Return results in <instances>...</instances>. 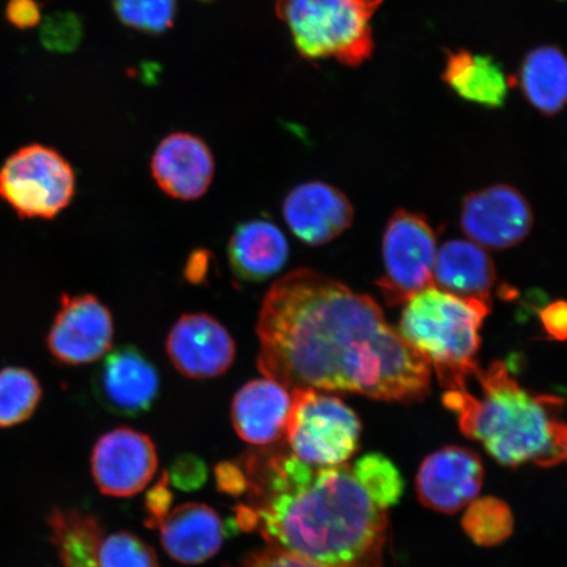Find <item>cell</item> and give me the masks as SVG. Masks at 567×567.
<instances>
[{"label":"cell","instance_id":"cell-1","mask_svg":"<svg viewBox=\"0 0 567 567\" xmlns=\"http://www.w3.org/2000/svg\"><path fill=\"white\" fill-rule=\"evenodd\" d=\"M258 368L290 392L316 389L413 403L430 393L431 367L386 323L372 297L297 268L268 289L257 322Z\"/></svg>","mask_w":567,"mask_h":567},{"label":"cell","instance_id":"cell-2","mask_svg":"<svg viewBox=\"0 0 567 567\" xmlns=\"http://www.w3.org/2000/svg\"><path fill=\"white\" fill-rule=\"evenodd\" d=\"M239 467L247 495L236 508L240 528L318 567L382 566L388 515L351 465L315 467L290 451L265 450Z\"/></svg>","mask_w":567,"mask_h":567},{"label":"cell","instance_id":"cell-3","mask_svg":"<svg viewBox=\"0 0 567 567\" xmlns=\"http://www.w3.org/2000/svg\"><path fill=\"white\" fill-rule=\"evenodd\" d=\"M482 396L466 389L446 390L444 406L456 415L461 432L484 446L501 465L555 466L566 458L564 401L534 395L519 385L502 361L474 374Z\"/></svg>","mask_w":567,"mask_h":567},{"label":"cell","instance_id":"cell-4","mask_svg":"<svg viewBox=\"0 0 567 567\" xmlns=\"http://www.w3.org/2000/svg\"><path fill=\"white\" fill-rule=\"evenodd\" d=\"M405 305L400 334L434 367L446 390L466 389L467 379L480 370V331L491 315L492 302L431 286Z\"/></svg>","mask_w":567,"mask_h":567},{"label":"cell","instance_id":"cell-5","mask_svg":"<svg viewBox=\"0 0 567 567\" xmlns=\"http://www.w3.org/2000/svg\"><path fill=\"white\" fill-rule=\"evenodd\" d=\"M382 0H278L276 16L309 61L359 66L371 59V21Z\"/></svg>","mask_w":567,"mask_h":567},{"label":"cell","instance_id":"cell-6","mask_svg":"<svg viewBox=\"0 0 567 567\" xmlns=\"http://www.w3.org/2000/svg\"><path fill=\"white\" fill-rule=\"evenodd\" d=\"M361 423L336 395L316 389L292 390L286 431L290 452L315 467L343 465L359 450Z\"/></svg>","mask_w":567,"mask_h":567},{"label":"cell","instance_id":"cell-7","mask_svg":"<svg viewBox=\"0 0 567 567\" xmlns=\"http://www.w3.org/2000/svg\"><path fill=\"white\" fill-rule=\"evenodd\" d=\"M75 193L73 166L52 147H20L0 167V198L21 219H54Z\"/></svg>","mask_w":567,"mask_h":567},{"label":"cell","instance_id":"cell-8","mask_svg":"<svg viewBox=\"0 0 567 567\" xmlns=\"http://www.w3.org/2000/svg\"><path fill=\"white\" fill-rule=\"evenodd\" d=\"M436 237L420 213L399 209L390 217L382 239L384 275L378 287L389 307L434 286Z\"/></svg>","mask_w":567,"mask_h":567},{"label":"cell","instance_id":"cell-9","mask_svg":"<svg viewBox=\"0 0 567 567\" xmlns=\"http://www.w3.org/2000/svg\"><path fill=\"white\" fill-rule=\"evenodd\" d=\"M115 323L111 310L94 295H63L48 332L47 346L56 363L81 367L111 351Z\"/></svg>","mask_w":567,"mask_h":567},{"label":"cell","instance_id":"cell-10","mask_svg":"<svg viewBox=\"0 0 567 567\" xmlns=\"http://www.w3.org/2000/svg\"><path fill=\"white\" fill-rule=\"evenodd\" d=\"M534 225L527 198L507 184L476 190L464 198L461 228L481 247L506 250L523 243Z\"/></svg>","mask_w":567,"mask_h":567},{"label":"cell","instance_id":"cell-11","mask_svg":"<svg viewBox=\"0 0 567 567\" xmlns=\"http://www.w3.org/2000/svg\"><path fill=\"white\" fill-rule=\"evenodd\" d=\"M157 466L152 439L130 427L106 432L91 455L92 477L99 491L117 498L144 491Z\"/></svg>","mask_w":567,"mask_h":567},{"label":"cell","instance_id":"cell-12","mask_svg":"<svg viewBox=\"0 0 567 567\" xmlns=\"http://www.w3.org/2000/svg\"><path fill=\"white\" fill-rule=\"evenodd\" d=\"M166 352L184 378L210 380L230 370L237 346L218 319L205 313H189L177 319L169 330Z\"/></svg>","mask_w":567,"mask_h":567},{"label":"cell","instance_id":"cell-13","mask_svg":"<svg viewBox=\"0 0 567 567\" xmlns=\"http://www.w3.org/2000/svg\"><path fill=\"white\" fill-rule=\"evenodd\" d=\"M485 467L477 453L450 445L424 458L415 488L423 506L452 515L477 498L484 485Z\"/></svg>","mask_w":567,"mask_h":567},{"label":"cell","instance_id":"cell-14","mask_svg":"<svg viewBox=\"0 0 567 567\" xmlns=\"http://www.w3.org/2000/svg\"><path fill=\"white\" fill-rule=\"evenodd\" d=\"M96 399L113 414L138 416L157 401L161 378L157 367L136 346L106 353L94 378Z\"/></svg>","mask_w":567,"mask_h":567},{"label":"cell","instance_id":"cell-15","mask_svg":"<svg viewBox=\"0 0 567 567\" xmlns=\"http://www.w3.org/2000/svg\"><path fill=\"white\" fill-rule=\"evenodd\" d=\"M288 228L309 246L330 244L350 228L353 207L342 190L323 182H307L284 198Z\"/></svg>","mask_w":567,"mask_h":567},{"label":"cell","instance_id":"cell-16","mask_svg":"<svg viewBox=\"0 0 567 567\" xmlns=\"http://www.w3.org/2000/svg\"><path fill=\"white\" fill-rule=\"evenodd\" d=\"M216 173L215 157L203 138L190 133L168 134L152 158L157 186L175 200L194 202L208 193Z\"/></svg>","mask_w":567,"mask_h":567},{"label":"cell","instance_id":"cell-17","mask_svg":"<svg viewBox=\"0 0 567 567\" xmlns=\"http://www.w3.org/2000/svg\"><path fill=\"white\" fill-rule=\"evenodd\" d=\"M292 393L272 379L248 381L231 403V422L240 439L252 445H269L286 435Z\"/></svg>","mask_w":567,"mask_h":567},{"label":"cell","instance_id":"cell-18","mask_svg":"<svg viewBox=\"0 0 567 567\" xmlns=\"http://www.w3.org/2000/svg\"><path fill=\"white\" fill-rule=\"evenodd\" d=\"M157 527L167 555L186 565L207 561L224 543L221 517L203 503H184L169 509Z\"/></svg>","mask_w":567,"mask_h":567},{"label":"cell","instance_id":"cell-19","mask_svg":"<svg viewBox=\"0 0 567 567\" xmlns=\"http://www.w3.org/2000/svg\"><path fill=\"white\" fill-rule=\"evenodd\" d=\"M231 272L244 282L259 284L274 278L286 267L289 245L278 225L266 218L240 223L228 245Z\"/></svg>","mask_w":567,"mask_h":567},{"label":"cell","instance_id":"cell-20","mask_svg":"<svg viewBox=\"0 0 567 567\" xmlns=\"http://www.w3.org/2000/svg\"><path fill=\"white\" fill-rule=\"evenodd\" d=\"M496 272L484 248L467 240H450L436 254L434 286L458 297L492 302Z\"/></svg>","mask_w":567,"mask_h":567},{"label":"cell","instance_id":"cell-21","mask_svg":"<svg viewBox=\"0 0 567 567\" xmlns=\"http://www.w3.org/2000/svg\"><path fill=\"white\" fill-rule=\"evenodd\" d=\"M443 81L464 101L488 109L505 104L508 94L509 83L499 63L466 51L450 53Z\"/></svg>","mask_w":567,"mask_h":567},{"label":"cell","instance_id":"cell-22","mask_svg":"<svg viewBox=\"0 0 567 567\" xmlns=\"http://www.w3.org/2000/svg\"><path fill=\"white\" fill-rule=\"evenodd\" d=\"M527 101L544 115H556L567 104V56L555 47L532 51L520 69Z\"/></svg>","mask_w":567,"mask_h":567},{"label":"cell","instance_id":"cell-23","mask_svg":"<svg viewBox=\"0 0 567 567\" xmlns=\"http://www.w3.org/2000/svg\"><path fill=\"white\" fill-rule=\"evenodd\" d=\"M42 386L34 373L23 367L0 370V429L27 422L39 408Z\"/></svg>","mask_w":567,"mask_h":567},{"label":"cell","instance_id":"cell-24","mask_svg":"<svg viewBox=\"0 0 567 567\" xmlns=\"http://www.w3.org/2000/svg\"><path fill=\"white\" fill-rule=\"evenodd\" d=\"M461 523L467 537L485 548L507 542L515 527L512 508L495 496H484L470 503Z\"/></svg>","mask_w":567,"mask_h":567},{"label":"cell","instance_id":"cell-25","mask_svg":"<svg viewBox=\"0 0 567 567\" xmlns=\"http://www.w3.org/2000/svg\"><path fill=\"white\" fill-rule=\"evenodd\" d=\"M351 470L375 505L385 512L399 505L405 492V481L399 467L386 456L381 453H370L354 461Z\"/></svg>","mask_w":567,"mask_h":567},{"label":"cell","instance_id":"cell-26","mask_svg":"<svg viewBox=\"0 0 567 567\" xmlns=\"http://www.w3.org/2000/svg\"><path fill=\"white\" fill-rule=\"evenodd\" d=\"M113 11L133 31L161 34L172 30L177 3L176 0H113Z\"/></svg>","mask_w":567,"mask_h":567},{"label":"cell","instance_id":"cell-27","mask_svg":"<svg viewBox=\"0 0 567 567\" xmlns=\"http://www.w3.org/2000/svg\"><path fill=\"white\" fill-rule=\"evenodd\" d=\"M99 567H159L157 556L130 532H117L99 543Z\"/></svg>","mask_w":567,"mask_h":567},{"label":"cell","instance_id":"cell-28","mask_svg":"<svg viewBox=\"0 0 567 567\" xmlns=\"http://www.w3.org/2000/svg\"><path fill=\"white\" fill-rule=\"evenodd\" d=\"M83 35L81 21L71 12L49 16L41 25V42L54 52H71Z\"/></svg>","mask_w":567,"mask_h":567},{"label":"cell","instance_id":"cell-29","mask_svg":"<svg viewBox=\"0 0 567 567\" xmlns=\"http://www.w3.org/2000/svg\"><path fill=\"white\" fill-rule=\"evenodd\" d=\"M168 481L182 491H196L207 481V467L200 458L183 455L175 461L167 473Z\"/></svg>","mask_w":567,"mask_h":567},{"label":"cell","instance_id":"cell-30","mask_svg":"<svg viewBox=\"0 0 567 567\" xmlns=\"http://www.w3.org/2000/svg\"><path fill=\"white\" fill-rule=\"evenodd\" d=\"M234 567H318L305 561V559L289 555V553L269 547L257 553H252Z\"/></svg>","mask_w":567,"mask_h":567},{"label":"cell","instance_id":"cell-31","mask_svg":"<svg viewBox=\"0 0 567 567\" xmlns=\"http://www.w3.org/2000/svg\"><path fill=\"white\" fill-rule=\"evenodd\" d=\"M6 18L18 30H30L41 21V6L38 0H9Z\"/></svg>","mask_w":567,"mask_h":567},{"label":"cell","instance_id":"cell-32","mask_svg":"<svg viewBox=\"0 0 567 567\" xmlns=\"http://www.w3.org/2000/svg\"><path fill=\"white\" fill-rule=\"evenodd\" d=\"M167 473L163 474L157 486H154L147 494L146 509L148 514L147 526L157 527V524L165 517L172 506L173 495L168 491Z\"/></svg>","mask_w":567,"mask_h":567},{"label":"cell","instance_id":"cell-33","mask_svg":"<svg viewBox=\"0 0 567 567\" xmlns=\"http://www.w3.org/2000/svg\"><path fill=\"white\" fill-rule=\"evenodd\" d=\"M540 321L548 338L559 342L567 340V301L551 302L544 307Z\"/></svg>","mask_w":567,"mask_h":567},{"label":"cell","instance_id":"cell-34","mask_svg":"<svg viewBox=\"0 0 567 567\" xmlns=\"http://www.w3.org/2000/svg\"><path fill=\"white\" fill-rule=\"evenodd\" d=\"M209 254L208 251H194L188 259V264L186 267V278L190 282H202L207 276L208 267H209Z\"/></svg>","mask_w":567,"mask_h":567},{"label":"cell","instance_id":"cell-35","mask_svg":"<svg viewBox=\"0 0 567 567\" xmlns=\"http://www.w3.org/2000/svg\"><path fill=\"white\" fill-rule=\"evenodd\" d=\"M198 2L210 3V2H213V0H198Z\"/></svg>","mask_w":567,"mask_h":567},{"label":"cell","instance_id":"cell-36","mask_svg":"<svg viewBox=\"0 0 567 567\" xmlns=\"http://www.w3.org/2000/svg\"><path fill=\"white\" fill-rule=\"evenodd\" d=\"M566 458H567V446H566Z\"/></svg>","mask_w":567,"mask_h":567}]
</instances>
